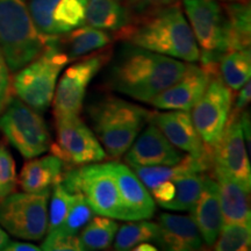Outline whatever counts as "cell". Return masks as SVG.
Instances as JSON below:
<instances>
[{"label":"cell","instance_id":"cell-23","mask_svg":"<svg viewBox=\"0 0 251 251\" xmlns=\"http://www.w3.org/2000/svg\"><path fill=\"white\" fill-rule=\"evenodd\" d=\"M111 41L109 34L91 26H79L57 37L58 47L70 62L97 50H101L107 47Z\"/></svg>","mask_w":251,"mask_h":251},{"label":"cell","instance_id":"cell-4","mask_svg":"<svg viewBox=\"0 0 251 251\" xmlns=\"http://www.w3.org/2000/svg\"><path fill=\"white\" fill-rule=\"evenodd\" d=\"M51 37L37 29L26 0H0V50L9 71L39 57Z\"/></svg>","mask_w":251,"mask_h":251},{"label":"cell","instance_id":"cell-25","mask_svg":"<svg viewBox=\"0 0 251 251\" xmlns=\"http://www.w3.org/2000/svg\"><path fill=\"white\" fill-rule=\"evenodd\" d=\"M219 77L231 91H238L251 75L250 49L231 50L226 52L219 62Z\"/></svg>","mask_w":251,"mask_h":251},{"label":"cell","instance_id":"cell-6","mask_svg":"<svg viewBox=\"0 0 251 251\" xmlns=\"http://www.w3.org/2000/svg\"><path fill=\"white\" fill-rule=\"evenodd\" d=\"M61 183L70 193H83L96 214L125 220L112 163H90L70 170L63 174Z\"/></svg>","mask_w":251,"mask_h":251},{"label":"cell","instance_id":"cell-11","mask_svg":"<svg viewBox=\"0 0 251 251\" xmlns=\"http://www.w3.org/2000/svg\"><path fill=\"white\" fill-rule=\"evenodd\" d=\"M49 149L65 165H85L106 158L105 149L78 115L56 119V142Z\"/></svg>","mask_w":251,"mask_h":251},{"label":"cell","instance_id":"cell-22","mask_svg":"<svg viewBox=\"0 0 251 251\" xmlns=\"http://www.w3.org/2000/svg\"><path fill=\"white\" fill-rule=\"evenodd\" d=\"M225 12V39L227 51L250 49L251 12L249 1H230L222 5Z\"/></svg>","mask_w":251,"mask_h":251},{"label":"cell","instance_id":"cell-35","mask_svg":"<svg viewBox=\"0 0 251 251\" xmlns=\"http://www.w3.org/2000/svg\"><path fill=\"white\" fill-rule=\"evenodd\" d=\"M41 250L45 251H81L79 238L77 235L69 234L62 230L61 228H56L49 231L48 236L43 241Z\"/></svg>","mask_w":251,"mask_h":251},{"label":"cell","instance_id":"cell-29","mask_svg":"<svg viewBox=\"0 0 251 251\" xmlns=\"http://www.w3.org/2000/svg\"><path fill=\"white\" fill-rule=\"evenodd\" d=\"M86 4L87 0H57L52 11V21L57 35L85 24Z\"/></svg>","mask_w":251,"mask_h":251},{"label":"cell","instance_id":"cell-38","mask_svg":"<svg viewBox=\"0 0 251 251\" xmlns=\"http://www.w3.org/2000/svg\"><path fill=\"white\" fill-rule=\"evenodd\" d=\"M150 191H151L152 199L155 200L158 205H161L163 207L174 199L176 193V186L172 179H170L156 185V186L152 187Z\"/></svg>","mask_w":251,"mask_h":251},{"label":"cell","instance_id":"cell-21","mask_svg":"<svg viewBox=\"0 0 251 251\" xmlns=\"http://www.w3.org/2000/svg\"><path fill=\"white\" fill-rule=\"evenodd\" d=\"M63 163L57 156H46L27 162L21 170L19 183L25 192L37 193L50 190L61 181Z\"/></svg>","mask_w":251,"mask_h":251},{"label":"cell","instance_id":"cell-30","mask_svg":"<svg viewBox=\"0 0 251 251\" xmlns=\"http://www.w3.org/2000/svg\"><path fill=\"white\" fill-rule=\"evenodd\" d=\"M214 242L216 251H247L251 244L250 225L224 224Z\"/></svg>","mask_w":251,"mask_h":251},{"label":"cell","instance_id":"cell-13","mask_svg":"<svg viewBox=\"0 0 251 251\" xmlns=\"http://www.w3.org/2000/svg\"><path fill=\"white\" fill-rule=\"evenodd\" d=\"M212 168L220 169L250 192L251 168L246 148L242 113L234 109L229 115L218 143L211 149Z\"/></svg>","mask_w":251,"mask_h":251},{"label":"cell","instance_id":"cell-40","mask_svg":"<svg viewBox=\"0 0 251 251\" xmlns=\"http://www.w3.org/2000/svg\"><path fill=\"white\" fill-rule=\"evenodd\" d=\"M41 248L34 246L31 243L25 242H12L9 240L7 246L5 247L4 251H40Z\"/></svg>","mask_w":251,"mask_h":251},{"label":"cell","instance_id":"cell-3","mask_svg":"<svg viewBox=\"0 0 251 251\" xmlns=\"http://www.w3.org/2000/svg\"><path fill=\"white\" fill-rule=\"evenodd\" d=\"M90 115L105 152L114 159L126 153L152 117L147 109L114 97H106L93 105Z\"/></svg>","mask_w":251,"mask_h":251},{"label":"cell","instance_id":"cell-18","mask_svg":"<svg viewBox=\"0 0 251 251\" xmlns=\"http://www.w3.org/2000/svg\"><path fill=\"white\" fill-rule=\"evenodd\" d=\"M156 243L170 251H193L202 248V237L192 216L163 213L158 216Z\"/></svg>","mask_w":251,"mask_h":251},{"label":"cell","instance_id":"cell-24","mask_svg":"<svg viewBox=\"0 0 251 251\" xmlns=\"http://www.w3.org/2000/svg\"><path fill=\"white\" fill-rule=\"evenodd\" d=\"M129 21L127 8L119 0H87L85 23L89 26L115 33Z\"/></svg>","mask_w":251,"mask_h":251},{"label":"cell","instance_id":"cell-33","mask_svg":"<svg viewBox=\"0 0 251 251\" xmlns=\"http://www.w3.org/2000/svg\"><path fill=\"white\" fill-rule=\"evenodd\" d=\"M57 0H28L27 5L30 17L40 33L47 36H55V24L52 21V11Z\"/></svg>","mask_w":251,"mask_h":251},{"label":"cell","instance_id":"cell-28","mask_svg":"<svg viewBox=\"0 0 251 251\" xmlns=\"http://www.w3.org/2000/svg\"><path fill=\"white\" fill-rule=\"evenodd\" d=\"M117 233L114 237V249L127 251L142 242H156L158 225L146 220H137L124 225Z\"/></svg>","mask_w":251,"mask_h":251},{"label":"cell","instance_id":"cell-9","mask_svg":"<svg viewBox=\"0 0 251 251\" xmlns=\"http://www.w3.org/2000/svg\"><path fill=\"white\" fill-rule=\"evenodd\" d=\"M50 190L12 193L0 200V225L18 238L40 241L48 229Z\"/></svg>","mask_w":251,"mask_h":251},{"label":"cell","instance_id":"cell-5","mask_svg":"<svg viewBox=\"0 0 251 251\" xmlns=\"http://www.w3.org/2000/svg\"><path fill=\"white\" fill-rule=\"evenodd\" d=\"M57 37L52 36L42 54L18 70L12 81L17 98L37 112L51 105L59 74L70 62L58 47Z\"/></svg>","mask_w":251,"mask_h":251},{"label":"cell","instance_id":"cell-20","mask_svg":"<svg viewBox=\"0 0 251 251\" xmlns=\"http://www.w3.org/2000/svg\"><path fill=\"white\" fill-rule=\"evenodd\" d=\"M218 184L224 224H251L249 192L220 169L211 168Z\"/></svg>","mask_w":251,"mask_h":251},{"label":"cell","instance_id":"cell-17","mask_svg":"<svg viewBox=\"0 0 251 251\" xmlns=\"http://www.w3.org/2000/svg\"><path fill=\"white\" fill-rule=\"evenodd\" d=\"M113 170L120 192L126 221L151 219L155 214V200L148 188L127 165L113 162Z\"/></svg>","mask_w":251,"mask_h":251},{"label":"cell","instance_id":"cell-14","mask_svg":"<svg viewBox=\"0 0 251 251\" xmlns=\"http://www.w3.org/2000/svg\"><path fill=\"white\" fill-rule=\"evenodd\" d=\"M213 75L201 65L187 64L179 79L159 93L149 103L168 111H190L205 92Z\"/></svg>","mask_w":251,"mask_h":251},{"label":"cell","instance_id":"cell-34","mask_svg":"<svg viewBox=\"0 0 251 251\" xmlns=\"http://www.w3.org/2000/svg\"><path fill=\"white\" fill-rule=\"evenodd\" d=\"M17 184V170L13 157L7 147L0 143V200L13 193Z\"/></svg>","mask_w":251,"mask_h":251},{"label":"cell","instance_id":"cell-42","mask_svg":"<svg viewBox=\"0 0 251 251\" xmlns=\"http://www.w3.org/2000/svg\"><path fill=\"white\" fill-rule=\"evenodd\" d=\"M8 242H9L8 235L6 234L1 228H0V251L5 249V247L7 246Z\"/></svg>","mask_w":251,"mask_h":251},{"label":"cell","instance_id":"cell-7","mask_svg":"<svg viewBox=\"0 0 251 251\" xmlns=\"http://www.w3.org/2000/svg\"><path fill=\"white\" fill-rule=\"evenodd\" d=\"M200 51L201 67L219 76V62L227 51L225 12L218 0H180Z\"/></svg>","mask_w":251,"mask_h":251},{"label":"cell","instance_id":"cell-16","mask_svg":"<svg viewBox=\"0 0 251 251\" xmlns=\"http://www.w3.org/2000/svg\"><path fill=\"white\" fill-rule=\"evenodd\" d=\"M161 129L172 146L183 150L194 158L212 159L211 149L207 148L194 128L188 111L157 113L150 119Z\"/></svg>","mask_w":251,"mask_h":251},{"label":"cell","instance_id":"cell-19","mask_svg":"<svg viewBox=\"0 0 251 251\" xmlns=\"http://www.w3.org/2000/svg\"><path fill=\"white\" fill-rule=\"evenodd\" d=\"M191 213L202 241H205L208 247L214 246L220 230L224 226V219L220 206L218 184L211 176L205 174L201 193Z\"/></svg>","mask_w":251,"mask_h":251},{"label":"cell","instance_id":"cell-27","mask_svg":"<svg viewBox=\"0 0 251 251\" xmlns=\"http://www.w3.org/2000/svg\"><path fill=\"white\" fill-rule=\"evenodd\" d=\"M119 226L114 220L107 216H93L90 222L80 230L79 244L81 250L97 251L109 248Z\"/></svg>","mask_w":251,"mask_h":251},{"label":"cell","instance_id":"cell-12","mask_svg":"<svg viewBox=\"0 0 251 251\" xmlns=\"http://www.w3.org/2000/svg\"><path fill=\"white\" fill-rule=\"evenodd\" d=\"M233 103V93L219 76H213L205 92L194 103L191 119L207 148L218 143L227 124Z\"/></svg>","mask_w":251,"mask_h":251},{"label":"cell","instance_id":"cell-15","mask_svg":"<svg viewBox=\"0 0 251 251\" xmlns=\"http://www.w3.org/2000/svg\"><path fill=\"white\" fill-rule=\"evenodd\" d=\"M149 122L146 129H142L126 151V162L129 165L142 166L178 164L184 156L169 142L151 120Z\"/></svg>","mask_w":251,"mask_h":251},{"label":"cell","instance_id":"cell-36","mask_svg":"<svg viewBox=\"0 0 251 251\" xmlns=\"http://www.w3.org/2000/svg\"><path fill=\"white\" fill-rule=\"evenodd\" d=\"M177 2H180V0H127L125 6L131 21L134 19L151 14L153 12L161 11Z\"/></svg>","mask_w":251,"mask_h":251},{"label":"cell","instance_id":"cell-8","mask_svg":"<svg viewBox=\"0 0 251 251\" xmlns=\"http://www.w3.org/2000/svg\"><path fill=\"white\" fill-rule=\"evenodd\" d=\"M0 130L25 158L48 151L51 144L46 121L40 112L18 98H11L0 114Z\"/></svg>","mask_w":251,"mask_h":251},{"label":"cell","instance_id":"cell-43","mask_svg":"<svg viewBox=\"0 0 251 251\" xmlns=\"http://www.w3.org/2000/svg\"><path fill=\"white\" fill-rule=\"evenodd\" d=\"M225 2H230V1H248V0H221Z\"/></svg>","mask_w":251,"mask_h":251},{"label":"cell","instance_id":"cell-37","mask_svg":"<svg viewBox=\"0 0 251 251\" xmlns=\"http://www.w3.org/2000/svg\"><path fill=\"white\" fill-rule=\"evenodd\" d=\"M12 98V81L9 76V68L0 50V114Z\"/></svg>","mask_w":251,"mask_h":251},{"label":"cell","instance_id":"cell-2","mask_svg":"<svg viewBox=\"0 0 251 251\" xmlns=\"http://www.w3.org/2000/svg\"><path fill=\"white\" fill-rule=\"evenodd\" d=\"M186 63L150 50L130 47L122 51L109 71L114 91L142 102H150L179 79Z\"/></svg>","mask_w":251,"mask_h":251},{"label":"cell","instance_id":"cell-41","mask_svg":"<svg viewBox=\"0 0 251 251\" xmlns=\"http://www.w3.org/2000/svg\"><path fill=\"white\" fill-rule=\"evenodd\" d=\"M133 249L136 251H155L157 250V248L153 247L152 244H150L149 242H142L137 244V246H135Z\"/></svg>","mask_w":251,"mask_h":251},{"label":"cell","instance_id":"cell-31","mask_svg":"<svg viewBox=\"0 0 251 251\" xmlns=\"http://www.w3.org/2000/svg\"><path fill=\"white\" fill-rule=\"evenodd\" d=\"M94 214L96 213L93 212L92 207L87 202L84 194L80 192L74 193V199H72L68 214L65 216L63 224L58 228H61L62 230L67 231L69 234L77 235L81 229L89 224Z\"/></svg>","mask_w":251,"mask_h":251},{"label":"cell","instance_id":"cell-39","mask_svg":"<svg viewBox=\"0 0 251 251\" xmlns=\"http://www.w3.org/2000/svg\"><path fill=\"white\" fill-rule=\"evenodd\" d=\"M240 93H238L236 101H235V109L237 111H241V109L246 108L250 102V98H251V85H250V80H248L244 85L241 87Z\"/></svg>","mask_w":251,"mask_h":251},{"label":"cell","instance_id":"cell-10","mask_svg":"<svg viewBox=\"0 0 251 251\" xmlns=\"http://www.w3.org/2000/svg\"><path fill=\"white\" fill-rule=\"evenodd\" d=\"M111 55V49L102 48L101 51L97 50L92 55L68 68L55 89L52 98L55 119L79 114L89 84L109 61Z\"/></svg>","mask_w":251,"mask_h":251},{"label":"cell","instance_id":"cell-1","mask_svg":"<svg viewBox=\"0 0 251 251\" xmlns=\"http://www.w3.org/2000/svg\"><path fill=\"white\" fill-rule=\"evenodd\" d=\"M114 39L188 63L199 61V48L181 2L134 19L115 31Z\"/></svg>","mask_w":251,"mask_h":251},{"label":"cell","instance_id":"cell-32","mask_svg":"<svg viewBox=\"0 0 251 251\" xmlns=\"http://www.w3.org/2000/svg\"><path fill=\"white\" fill-rule=\"evenodd\" d=\"M72 199H74V193L69 192L61 181L52 186V196L48 213V229H47L48 233L63 224L71 206Z\"/></svg>","mask_w":251,"mask_h":251},{"label":"cell","instance_id":"cell-26","mask_svg":"<svg viewBox=\"0 0 251 251\" xmlns=\"http://www.w3.org/2000/svg\"><path fill=\"white\" fill-rule=\"evenodd\" d=\"M205 172L187 171L172 178L175 183L176 193L170 202L163 206V208L177 212H192L198 198L201 193Z\"/></svg>","mask_w":251,"mask_h":251}]
</instances>
